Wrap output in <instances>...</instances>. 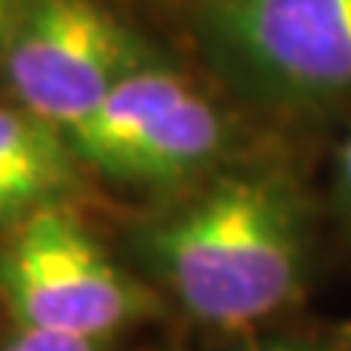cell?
<instances>
[{
    "instance_id": "6da1fadb",
    "label": "cell",
    "mask_w": 351,
    "mask_h": 351,
    "mask_svg": "<svg viewBox=\"0 0 351 351\" xmlns=\"http://www.w3.org/2000/svg\"><path fill=\"white\" fill-rule=\"evenodd\" d=\"M135 252L193 319L246 328L302 299L311 223L290 182L228 173L141 226Z\"/></svg>"
},
{
    "instance_id": "7a4b0ae2",
    "label": "cell",
    "mask_w": 351,
    "mask_h": 351,
    "mask_svg": "<svg viewBox=\"0 0 351 351\" xmlns=\"http://www.w3.org/2000/svg\"><path fill=\"white\" fill-rule=\"evenodd\" d=\"M191 29L211 68L252 100L351 94V0H199Z\"/></svg>"
},
{
    "instance_id": "3957f363",
    "label": "cell",
    "mask_w": 351,
    "mask_h": 351,
    "mask_svg": "<svg viewBox=\"0 0 351 351\" xmlns=\"http://www.w3.org/2000/svg\"><path fill=\"white\" fill-rule=\"evenodd\" d=\"M0 299L18 328L91 343L158 311L144 284L59 205L18 223L0 246Z\"/></svg>"
},
{
    "instance_id": "277c9868",
    "label": "cell",
    "mask_w": 351,
    "mask_h": 351,
    "mask_svg": "<svg viewBox=\"0 0 351 351\" xmlns=\"http://www.w3.org/2000/svg\"><path fill=\"white\" fill-rule=\"evenodd\" d=\"M149 59L97 0H24L0 71L24 112L71 135Z\"/></svg>"
},
{
    "instance_id": "5b68a950",
    "label": "cell",
    "mask_w": 351,
    "mask_h": 351,
    "mask_svg": "<svg viewBox=\"0 0 351 351\" xmlns=\"http://www.w3.org/2000/svg\"><path fill=\"white\" fill-rule=\"evenodd\" d=\"M76 161L64 132L21 106H0V226L56 205L76 182Z\"/></svg>"
},
{
    "instance_id": "8992f818",
    "label": "cell",
    "mask_w": 351,
    "mask_h": 351,
    "mask_svg": "<svg viewBox=\"0 0 351 351\" xmlns=\"http://www.w3.org/2000/svg\"><path fill=\"white\" fill-rule=\"evenodd\" d=\"M226 123L199 91L184 82L156 114L141 144L114 179L132 184H173L202 173L226 144Z\"/></svg>"
},
{
    "instance_id": "52a82bcc",
    "label": "cell",
    "mask_w": 351,
    "mask_h": 351,
    "mask_svg": "<svg viewBox=\"0 0 351 351\" xmlns=\"http://www.w3.org/2000/svg\"><path fill=\"white\" fill-rule=\"evenodd\" d=\"M0 351H100V348H97V343H91V339H76V337L18 328Z\"/></svg>"
},
{
    "instance_id": "ba28073f",
    "label": "cell",
    "mask_w": 351,
    "mask_h": 351,
    "mask_svg": "<svg viewBox=\"0 0 351 351\" xmlns=\"http://www.w3.org/2000/svg\"><path fill=\"white\" fill-rule=\"evenodd\" d=\"M21 6H24V0H0V59H3L9 36H12V29L18 24Z\"/></svg>"
},
{
    "instance_id": "9c48e42d",
    "label": "cell",
    "mask_w": 351,
    "mask_h": 351,
    "mask_svg": "<svg viewBox=\"0 0 351 351\" xmlns=\"http://www.w3.org/2000/svg\"><path fill=\"white\" fill-rule=\"evenodd\" d=\"M337 179H339V191H343V199L351 208V132L346 138V144L339 147L337 156Z\"/></svg>"
},
{
    "instance_id": "30bf717a",
    "label": "cell",
    "mask_w": 351,
    "mask_h": 351,
    "mask_svg": "<svg viewBox=\"0 0 351 351\" xmlns=\"http://www.w3.org/2000/svg\"><path fill=\"white\" fill-rule=\"evenodd\" d=\"M252 351H322V348H311V346H290V343H272V346H261Z\"/></svg>"
},
{
    "instance_id": "8fae6325",
    "label": "cell",
    "mask_w": 351,
    "mask_h": 351,
    "mask_svg": "<svg viewBox=\"0 0 351 351\" xmlns=\"http://www.w3.org/2000/svg\"><path fill=\"white\" fill-rule=\"evenodd\" d=\"M346 351H351V331H348V343H346Z\"/></svg>"
}]
</instances>
